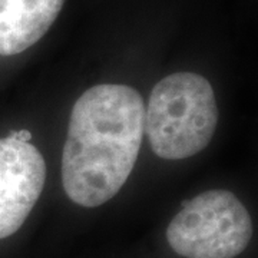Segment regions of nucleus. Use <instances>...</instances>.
Listing matches in <instances>:
<instances>
[{
  "instance_id": "39448f33",
  "label": "nucleus",
  "mask_w": 258,
  "mask_h": 258,
  "mask_svg": "<svg viewBox=\"0 0 258 258\" xmlns=\"http://www.w3.org/2000/svg\"><path fill=\"white\" fill-rule=\"evenodd\" d=\"M64 0H0V56L33 46L53 25Z\"/></svg>"
},
{
  "instance_id": "20e7f679",
  "label": "nucleus",
  "mask_w": 258,
  "mask_h": 258,
  "mask_svg": "<svg viewBox=\"0 0 258 258\" xmlns=\"http://www.w3.org/2000/svg\"><path fill=\"white\" fill-rule=\"evenodd\" d=\"M46 181V164L35 145L12 132L0 138V240L13 235L35 208Z\"/></svg>"
},
{
  "instance_id": "f03ea898",
  "label": "nucleus",
  "mask_w": 258,
  "mask_h": 258,
  "mask_svg": "<svg viewBox=\"0 0 258 258\" xmlns=\"http://www.w3.org/2000/svg\"><path fill=\"white\" fill-rule=\"evenodd\" d=\"M218 106L211 83L192 72L169 75L154 86L145 109V132L155 155L176 161L211 142Z\"/></svg>"
},
{
  "instance_id": "7ed1b4c3",
  "label": "nucleus",
  "mask_w": 258,
  "mask_h": 258,
  "mask_svg": "<svg viewBox=\"0 0 258 258\" xmlns=\"http://www.w3.org/2000/svg\"><path fill=\"white\" fill-rule=\"evenodd\" d=\"M252 238V221L230 191L212 189L184 203L166 228V241L185 258H235Z\"/></svg>"
},
{
  "instance_id": "f257e3e1",
  "label": "nucleus",
  "mask_w": 258,
  "mask_h": 258,
  "mask_svg": "<svg viewBox=\"0 0 258 258\" xmlns=\"http://www.w3.org/2000/svg\"><path fill=\"white\" fill-rule=\"evenodd\" d=\"M145 132V103L137 89L102 83L75 102L62 152V184L75 204L108 203L137 164Z\"/></svg>"
}]
</instances>
